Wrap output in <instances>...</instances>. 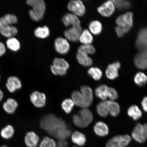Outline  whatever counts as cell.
Listing matches in <instances>:
<instances>
[{
    "mask_svg": "<svg viewBox=\"0 0 147 147\" xmlns=\"http://www.w3.org/2000/svg\"><path fill=\"white\" fill-rule=\"evenodd\" d=\"M40 125L49 134L60 140H64L71 134L65 122L54 115H46L42 119Z\"/></svg>",
    "mask_w": 147,
    "mask_h": 147,
    "instance_id": "obj_1",
    "label": "cell"
},
{
    "mask_svg": "<svg viewBox=\"0 0 147 147\" xmlns=\"http://www.w3.org/2000/svg\"><path fill=\"white\" fill-rule=\"evenodd\" d=\"M26 3L32 7L29 14L32 20L38 21L43 18L46 10L45 3L43 0H28Z\"/></svg>",
    "mask_w": 147,
    "mask_h": 147,
    "instance_id": "obj_2",
    "label": "cell"
},
{
    "mask_svg": "<svg viewBox=\"0 0 147 147\" xmlns=\"http://www.w3.org/2000/svg\"><path fill=\"white\" fill-rule=\"evenodd\" d=\"M93 119V115L91 111L87 109L80 110L78 114L73 117L74 124L78 127L85 128L89 126Z\"/></svg>",
    "mask_w": 147,
    "mask_h": 147,
    "instance_id": "obj_3",
    "label": "cell"
},
{
    "mask_svg": "<svg viewBox=\"0 0 147 147\" xmlns=\"http://www.w3.org/2000/svg\"><path fill=\"white\" fill-rule=\"evenodd\" d=\"M131 140V136L128 135L115 136L107 141L105 147H126Z\"/></svg>",
    "mask_w": 147,
    "mask_h": 147,
    "instance_id": "obj_4",
    "label": "cell"
},
{
    "mask_svg": "<svg viewBox=\"0 0 147 147\" xmlns=\"http://www.w3.org/2000/svg\"><path fill=\"white\" fill-rule=\"evenodd\" d=\"M116 23L117 26L124 29L125 33H127L133 26V13L131 12H128L119 16L116 20Z\"/></svg>",
    "mask_w": 147,
    "mask_h": 147,
    "instance_id": "obj_5",
    "label": "cell"
},
{
    "mask_svg": "<svg viewBox=\"0 0 147 147\" xmlns=\"http://www.w3.org/2000/svg\"><path fill=\"white\" fill-rule=\"evenodd\" d=\"M18 32L17 28L13 25H10L5 22L3 16L0 18V33L8 38L13 37Z\"/></svg>",
    "mask_w": 147,
    "mask_h": 147,
    "instance_id": "obj_6",
    "label": "cell"
},
{
    "mask_svg": "<svg viewBox=\"0 0 147 147\" xmlns=\"http://www.w3.org/2000/svg\"><path fill=\"white\" fill-rule=\"evenodd\" d=\"M68 9L72 13L78 16H84L86 12V8L83 3L80 0H74L69 3Z\"/></svg>",
    "mask_w": 147,
    "mask_h": 147,
    "instance_id": "obj_7",
    "label": "cell"
},
{
    "mask_svg": "<svg viewBox=\"0 0 147 147\" xmlns=\"http://www.w3.org/2000/svg\"><path fill=\"white\" fill-rule=\"evenodd\" d=\"M136 47L139 51H147V28L139 31L136 41Z\"/></svg>",
    "mask_w": 147,
    "mask_h": 147,
    "instance_id": "obj_8",
    "label": "cell"
},
{
    "mask_svg": "<svg viewBox=\"0 0 147 147\" xmlns=\"http://www.w3.org/2000/svg\"><path fill=\"white\" fill-rule=\"evenodd\" d=\"M55 48L59 54H65L69 51V44L66 38L62 37L58 38L55 40Z\"/></svg>",
    "mask_w": 147,
    "mask_h": 147,
    "instance_id": "obj_9",
    "label": "cell"
},
{
    "mask_svg": "<svg viewBox=\"0 0 147 147\" xmlns=\"http://www.w3.org/2000/svg\"><path fill=\"white\" fill-rule=\"evenodd\" d=\"M82 31L81 26L72 27L64 31V34L66 39L70 41L76 42L79 41Z\"/></svg>",
    "mask_w": 147,
    "mask_h": 147,
    "instance_id": "obj_10",
    "label": "cell"
},
{
    "mask_svg": "<svg viewBox=\"0 0 147 147\" xmlns=\"http://www.w3.org/2000/svg\"><path fill=\"white\" fill-rule=\"evenodd\" d=\"M131 136V138L138 143L141 144L146 142V139L145 135L143 125L138 123L134 127Z\"/></svg>",
    "mask_w": 147,
    "mask_h": 147,
    "instance_id": "obj_11",
    "label": "cell"
},
{
    "mask_svg": "<svg viewBox=\"0 0 147 147\" xmlns=\"http://www.w3.org/2000/svg\"><path fill=\"white\" fill-rule=\"evenodd\" d=\"M30 100L36 107L42 108L45 105L47 97L44 93L35 91L30 94Z\"/></svg>",
    "mask_w": 147,
    "mask_h": 147,
    "instance_id": "obj_12",
    "label": "cell"
},
{
    "mask_svg": "<svg viewBox=\"0 0 147 147\" xmlns=\"http://www.w3.org/2000/svg\"><path fill=\"white\" fill-rule=\"evenodd\" d=\"M5 86L8 90L10 93H14L22 87L21 80L18 77L11 76L7 79Z\"/></svg>",
    "mask_w": 147,
    "mask_h": 147,
    "instance_id": "obj_13",
    "label": "cell"
},
{
    "mask_svg": "<svg viewBox=\"0 0 147 147\" xmlns=\"http://www.w3.org/2000/svg\"><path fill=\"white\" fill-rule=\"evenodd\" d=\"M134 63L138 68L141 69H147V51H140L136 55Z\"/></svg>",
    "mask_w": 147,
    "mask_h": 147,
    "instance_id": "obj_14",
    "label": "cell"
},
{
    "mask_svg": "<svg viewBox=\"0 0 147 147\" xmlns=\"http://www.w3.org/2000/svg\"><path fill=\"white\" fill-rule=\"evenodd\" d=\"M115 7L113 2L108 1L103 3L97 9L98 12L105 17H109L115 11Z\"/></svg>",
    "mask_w": 147,
    "mask_h": 147,
    "instance_id": "obj_15",
    "label": "cell"
},
{
    "mask_svg": "<svg viewBox=\"0 0 147 147\" xmlns=\"http://www.w3.org/2000/svg\"><path fill=\"white\" fill-rule=\"evenodd\" d=\"M120 67V63L118 62L108 65L105 72L107 78L111 80L117 78L119 76L118 70Z\"/></svg>",
    "mask_w": 147,
    "mask_h": 147,
    "instance_id": "obj_16",
    "label": "cell"
},
{
    "mask_svg": "<svg viewBox=\"0 0 147 147\" xmlns=\"http://www.w3.org/2000/svg\"><path fill=\"white\" fill-rule=\"evenodd\" d=\"M62 20L64 24L67 27L70 26L71 27L80 26V22L78 16L72 13L65 14Z\"/></svg>",
    "mask_w": 147,
    "mask_h": 147,
    "instance_id": "obj_17",
    "label": "cell"
},
{
    "mask_svg": "<svg viewBox=\"0 0 147 147\" xmlns=\"http://www.w3.org/2000/svg\"><path fill=\"white\" fill-rule=\"evenodd\" d=\"M39 141V137L34 132H28L25 136V143L28 147H36Z\"/></svg>",
    "mask_w": 147,
    "mask_h": 147,
    "instance_id": "obj_18",
    "label": "cell"
},
{
    "mask_svg": "<svg viewBox=\"0 0 147 147\" xmlns=\"http://www.w3.org/2000/svg\"><path fill=\"white\" fill-rule=\"evenodd\" d=\"M18 107L17 101L14 99L9 98L3 103V110L7 113L12 114L16 112Z\"/></svg>",
    "mask_w": 147,
    "mask_h": 147,
    "instance_id": "obj_19",
    "label": "cell"
},
{
    "mask_svg": "<svg viewBox=\"0 0 147 147\" xmlns=\"http://www.w3.org/2000/svg\"><path fill=\"white\" fill-rule=\"evenodd\" d=\"M94 130L97 136L101 137H105L109 133V129L107 125L101 121H99L95 124Z\"/></svg>",
    "mask_w": 147,
    "mask_h": 147,
    "instance_id": "obj_20",
    "label": "cell"
},
{
    "mask_svg": "<svg viewBox=\"0 0 147 147\" xmlns=\"http://www.w3.org/2000/svg\"><path fill=\"white\" fill-rule=\"evenodd\" d=\"M71 96L74 104L83 109H87L88 107L85 99L81 93L78 91H74Z\"/></svg>",
    "mask_w": 147,
    "mask_h": 147,
    "instance_id": "obj_21",
    "label": "cell"
},
{
    "mask_svg": "<svg viewBox=\"0 0 147 147\" xmlns=\"http://www.w3.org/2000/svg\"><path fill=\"white\" fill-rule=\"evenodd\" d=\"M81 92L85 99L87 107L91 105L93 101V93L91 88L89 86H82L81 88Z\"/></svg>",
    "mask_w": 147,
    "mask_h": 147,
    "instance_id": "obj_22",
    "label": "cell"
},
{
    "mask_svg": "<svg viewBox=\"0 0 147 147\" xmlns=\"http://www.w3.org/2000/svg\"><path fill=\"white\" fill-rule=\"evenodd\" d=\"M76 58L79 63L84 67H88L93 64V61L88 54L78 50Z\"/></svg>",
    "mask_w": 147,
    "mask_h": 147,
    "instance_id": "obj_23",
    "label": "cell"
},
{
    "mask_svg": "<svg viewBox=\"0 0 147 147\" xmlns=\"http://www.w3.org/2000/svg\"><path fill=\"white\" fill-rule=\"evenodd\" d=\"M71 140L75 144L82 146L86 144V137L84 134L78 131H75L71 135Z\"/></svg>",
    "mask_w": 147,
    "mask_h": 147,
    "instance_id": "obj_24",
    "label": "cell"
},
{
    "mask_svg": "<svg viewBox=\"0 0 147 147\" xmlns=\"http://www.w3.org/2000/svg\"><path fill=\"white\" fill-rule=\"evenodd\" d=\"M109 88L105 84L98 86L95 90V95L102 101L107 100L109 94Z\"/></svg>",
    "mask_w": 147,
    "mask_h": 147,
    "instance_id": "obj_25",
    "label": "cell"
},
{
    "mask_svg": "<svg viewBox=\"0 0 147 147\" xmlns=\"http://www.w3.org/2000/svg\"><path fill=\"white\" fill-rule=\"evenodd\" d=\"M97 113L102 117H106L109 114L108 100H102L99 102L96 106Z\"/></svg>",
    "mask_w": 147,
    "mask_h": 147,
    "instance_id": "obj_26",
    "label": "cell"
},
{
    "mask_svg": "<svg viewBox=\"0 0 147 147\" xmlns=\"http://www.w3.org/2000/svg\"><path fill=\"white\" fill-rule=\"evenodd\" d=\"M129 116L137 121L142 116V112L138 107L136 105L130 106L127 111Z\"/></svg>",
    "mask_w": 147,
    "mask_h": 147,
    "instance_id": "obj_27",
    "label": "cell"
},
{
    "mask_svg": "<svg viewBox=\"0 0 147 147\" xmlns=\"http://www.w3.org/2000/svg\"><path fill=\"white\" fill-rule=\"evenodd\" d=\"M5 45L9 49L14 52H17L21 48V44L20 41L14 37L8 38Z\"/></svg>",
    "mask_w": 147,
    "mask_h": 147,
    "instance_id": "obj_28",
    "label": "cell"
},
{
    "mask_svg": "<svg viewBox=\"0 0 147 147\" xmlns=\"http://www.w3.org/2000/svg\"><path fill=\"white\" fill-rule=\"evenodd\" d=\"M93 40V37L91 33L86 29L82 31L79 40L83 45H91Z\"/></svg>",
    "mask_w": 147,
    "mask_h": 147,
    "instance_id": "obj_29",
    "label": "cell"
},
{
    "mask_svg": "<svg viewBox=\"0 0 147 147\" xmlns=\"http://www.w3.org/2000/svg\"><path fill=\"white\" fill-rule=\"evenodd\" d=\"M108 106L109 113L112 116L117 117L120 113V106L115 101L108 100Z\"/></svg>",
    "mask_w": 147,
    "mask_h": 147,
    "instance_id": "obj_30",
    "label": "cell"
},
{
    "mask_svg": "<svg viewBox=\"0 0 147 147\" xmlns=\"http://www.w3.org/2000/svg\"><path fill=\"white\" fill-rule=\"evenodd\" d=\"M15 130L13 126L8 125L3 128L0 132V135L3 139L8 140L13 136Z\"/></svg>",
    "mask_w": 147,
    "mask_h": 147,
    "instance_id": "obj_31",
    "label": "cell"
},
{
    "mask_svg": "<svg viewBox=\"0 0 147 147\" xmlns=\"http://www.w3.org/2000/svg\"><path fill=\"white\" fill-rule=\"evenodd\" d=\"M50 34L49 29L47 26L38 27L34 32V34L36 37L45 38L48 37Z\"/></svg>",
    "mask_w": 147,
    "mask_h": 147,
    "instance_id": "obj_32",
    "label": "cell"
},
{
    "mask_svg": "<svg viewBox=\"0 0 147 147\" xmlns=\"http://www.w3.org/2000/svg\"><path fill=\"white\" fill-rule=\"evenodd\" d=\"M90 32L95 35L100 34L102 32V26L100 22L94 21L90 24L89 26Z\"/></svg>",
    "mask_w": 147,
    "mask_h": 147,
    "instance_id": "obj_33",
    "label": "cell"
},
{
    "mask_svg": "<svg viewBox=\"0 0 147 147\" xmlns=\"http://www.w3.org/2000/svg\"><path fill=\"white\" fill-rule=\"evenodd\" d=\"M115 7L119 10H127L130 8L131 5L129 2L124 0H113L111 1Z\"/></svg>",
    "mask_w": 147,
    "mask_h": 147,
    "instance_id": "obj_34",
    "label": "cell"
},
{
    "mask_svg": "<svg viewBox=\"0 0 147 147\" xmlns=\"http://www.w3.org/2000/svg\"><path fill=\"white\" fill-rule=\"evenodd\" d=\"M134 80L137 85L141 87L144 86L146 84L147 77L144 73L139 72L136 74Z\"/></svg>",
    "mask_w": 147,
    "mask_h": 147,
    "instance_id": "obj_35",
    "label": "cell"
},
{
    "mask_svg": "<svg viewBox=\"0 0 147 147\" xmlns=\"http://www.w3.org/2000/svg\"><path fill=\"white\" fill-rule=\"evenodd\" d=\"M74 102L71 99L67 98L65 99L62 102L61 104V107L64 112L66 113H70L74 106Z\"/></svg>",
    "mask_w": 147,
    "mask_h": 147,
    "instance_id": "obj_36",
    "label": "cell"
},
{
    "mask_svg": "<svg viewBox=\"0 0 147 147\" xmlns=\"http://www.w3.org/2000/svg\"><path fill=\"white\" fill-rule=\"evenodd\" d=\"M88 74L95 80H100L102 76V72L98 68L92 67L88 70Z\"/></svg>",
    "mask_w": 147,
    "mask_h": 147,
    "instance_id": "obj_37",
    "label": "cell"
},
{
    "mask_svg": "<svg viewBox=\"0 0 147 147\" xmlns=\"http://www.w3.org/2000/svg\"><path fill=\"white\" fill-rule=\"evenodd\" d=\"M53 65L59 68L67 70L69 68V64L66 61L63 59L56 58L53 61Z\"/></svg>",
    "mask_w": 147,
    "mask_h": 147,
    "instance_id": "obj_38",
    "label": "cell"
},
{
    "mask_svg": "<svg viewBox=\"0 0 147 147\" xmlns=\"http://www.w3.org/2000/svg\"><path fill=\"white\" fill-rule=\"evenodd\" d=\"M39 147H57L55 141L51 138L44 137L40 143Z\"/></svg>",
    "mask_w": 147,
    "mask_h": 147,
    "instance_id": "obj_39",
    "label": "cell"
},
{
    "mask_svg": "<svg viewBox=\"0 0 147 147\" xmlns=\"http://www.w3.org/2000/svg\"><path fill=\"white\" fill-rule=\"evenodd\" d=\"M78 51L88 54H93L95 53V49L91 45H82L79 47Z\"/></svg>",
    "mask_w": 147,
    "mask_h": 147,
    "instance_id": "obj_40",
    "label": "cell"
},
{
    "mask_svg": "<svg viewBox=\"0 0 147 147\" xmlns=\"http://www.w3.org/2000/svg\"><path fill=\"white\" fill-rule=\"evenodd\" d=\"M6 23L10 25H13L18 23V18L12 14H7L3 16Z\"/></svg>",
    "mask_w": 147,
    "mask_h": 147,
    "instance_id": "obj_41",
    "label": "cell"
},
{
    "mask_svg": "<svg viewBox=\"0 0 147 147\" xmlns=\"http://www.w3.org/2000/svg\"><path fill=\"white\" fill-rule=\"evenodd\" d=\"M118 97V93L116 90L113 88L109 87L108 98L110 99V100L115 101L116 100Z\"/></svg>",
    "mask_w": 147,
    "mask_h": 147,
    "instance_id": "obj_42",
    "label": "cell"
},
{
    "mask_svg": "<svg viewBox=\"0 0 147 147\" xmlns=\"http://www.w3.org/2000/svg\"><path fill=\"white\" fill-rule=\"evenodd\" d=\"M51 72L55 75H60L61 76L65 75L67 72L66 70L59 68L53 65H51Z\"/></svg>",
    "mask_w": 147,
    "mask_h": 147,
    "instance_id": "obj_43",
    "label": "cell"
},
{
    "mask_svg": "<svg viewBox=\"0 0 147 147\" xmlns=\"http://www.w3.org/2000/svg\"><path fill=\"white\" fill-rule=\"evenodd\" d=\"M115 31L116 32L117 36H118L119 37H122L123 36L125 32L122 28L117 26L115 28Z\"/></svg>",
    "mask_w": 147,
    "mask_h": 147,
    "instance_id": "obj_44",
    "label": "cell"
},
{
    "mask_svg": "<svg viewBox=\"0 0 147 147\" xmlns=\"http://www.w3.org/2000/svg\"><path fill=\"white\" fill-rule=\"evenodd\" d=\"M6 52V47L5 44L1 42H0V57L3 56Z\"/></svg>",
    "mask_w": 147,
    "mask_h": 147,
    "instance_id": "obj_45",
    "label": "cell"
},
{
    "mask_svg": "<svg viewBox=\"0 0 147 147\" xmlns=\"http://www.w3.org/2000/svg\"><path fill=\"white\" fill-rule=\"evenodd\" d=\"M141 105L144 111L147 112V96H145L143 98L141 102Z\"/></svg>",
    "mask_w": 147,
    "mask_h": 147,
    "instance_id": "obj_46",
    "label": "cell"
},
{
    "mask_svg": "<svg viewBox=\"0 0 147 147\" xmlns=\"http://www.w3.org/2000/svg\"><path fill=\"white\" fill-rule=\"evenodd\" d=\"M145 136L147 139V123L143 125Z\"/></svg>",
    "mask_w": 147,
    "mask_h": 147,
    "instance_id": "obj_47",
    "label": "cell"
},
{
    "mask_svg": "<svg viewBox=\"0 0 147 147\" xmlns=\"http://www.w3.org/2000/svg\"><path fill=\"white\" fill-rule=\"evenodd\" d=\"M3 97H4V94H3V92L0 89V102L3 100Z\"/></svg>",
    "mask_w": 147,
    "mask_h": 147,
    "instance_id": "obj_48",
    "label": "cell"
},
{
    "mask_svg": "<svg viewBox=\"0 0 147 147\" xmlns=\"http://www.w3.org/2000/svg\"><path fill=\"white\" fill-rule=\"evenodd\" d=\"M0 147H8V146H6V145H2L1 146H0Z\"/></svg>",
    "mask_w": 147,
    "mask_h": 147,
    "instance_id": "obj_49",
    "label": "cell"
},
{
    "mask_svg": "<svg viewBox=\"0 0 147 147\" xmlns=\"http://www.w3.org/2000/svg\"><path fill=\"white\" fill-rule=\"evenodd\" d=\"M73 147H79L78 146H73Z\"/></svg>",
    "mask_w": 147,
    "mask_h": 147,
    "instance_id": "obj_50",
    "label": "cell"
},
{
    "mask_svg": "<svg viewBox=\"0 0 147 147\" xmlns=\"http://www.w3.org/2000/svg\"><path fill=\"white\" fill-rule=\"evenodd\" d=\"M0 79H1V76H0Z\"/></svg>",
    "mask_w": 147,
    "mask_h": 147,
    "instance_id": "obj_51",
    "label": "cell"
},
{
    "mask_svg": "<svg viewBox=\"0 0 147 147\" xmlns=\"http://www.w3.org/2000/svg\"><path fill=\"white\" fill-rule=\"evenodd\" d=\"M129 147L127 146V147Z\"/></svg>",
    "mask_w": 147,
    "mask_h": 147,
    "instance_id": "obj_52",
    "label": "cell"
}]
</instances>
